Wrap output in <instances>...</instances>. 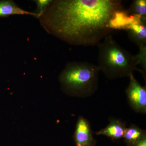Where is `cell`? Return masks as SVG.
<instances>
[{
	"instance_id": "1",
	"label": "cell",
	"mask_w": 146,
	"mask_h": 146,
	"mask_svg": "<svg viewBox=\"0 0 146 146\" xmlns=\"http://www.w3.org/2000/svg\"><path fill=\"white\" fill-rule=\"evenodd\" d=\"M123 8L119 0H55L39 18L47 32L69 44H98L110 34V22Z\"/></svg>"
},
{
	"instance_id": "2",
	"label": "cell",
	"mask_w": 146,
	"mask_h": 146,
	"mask_svg": "<svg viewBox=\"0 0 146 146\" xmlns=\"http://www.w3.org/2000/svg\"><path fill=\"white\" fill-rule=\"evenodd\" d=\"M98 46V66L108 78L129 77L135 71L146 75V73L137 68L135 55L121 47L111 35L105 36Z\"/></svg>"
},
{
	"instance_id": "3",
	"label": "cell",
	"mask_w": 146,
	"mask_h": 146,
	"mask_svg": "<svg viewBox=\"0 0 146 146\" xmlns=\"http://www.w3.org/2000/svg\"><path fill=\"white\" fill-rule=\"evenodd\" d=\"M100 69L88 62L68 63L59 76L61 88L73 96L86 98L96 92L99 85Z\"/></svg>"
},
{
	"instance_id": "4",
	"label": "cell",
	"mask_w": 146,
	"mask_h": 146,
	"mask_svg": "<svg viewBox=\"0 0 146 146\" xmlns=\"http://www.w3.org/2000/svg\"><path fill=\"white\" fill-rule=\"evenodd\" d=\"M129 78V84L125 90L129 104L136 113L146 114V87L137 81L133 74Z\"/></svg>"
},
{
	"instance_id": "5",
	"label": "cell",
	"mask_w": 146,
	"mask_h": 146,
	"mask_svg": "<svg viewBox=\"0 0 146 146\" xmlns=\"http://www.w3.org/2000/svg\"><path fill=\"white\" fill-rule=\"evenodd\" d=\"M74 138L76 146H95L96 144L91 124L82 116L79 117L77 122Z\"/></svg>"
},
{
	"instance_id": "6",
	"label": "cell",
	"mask_w": 146,
	"mask_h": 146,
	"mask_svg": "<svg viewBox=\"0 0 146 146\" xmlns=\"http://www.w3.org/2000/svg\"><path fill=\"white\" fill-rule=\"evenodd\" d=\"M125 31L129 39L138 47L146 45V18L134 16Z\"/></svg>"
},
{
	"instance_id": "7",
	"label": "cell",
	"mask_w": 146,
	"mask_h": 146,
	"mask_svg": "<svg viewBox=\"0 0 146 146\" xmlns=\"http://www.w3.org/2000/svg\"><path fill=\"white\" fill-rule=\"evenodd\" d=\"M110 122L106 127L95 132L98 136L103 135L113 140H119L123 138L127 128L125 123L117 118L110 119Z\"/></svg>"
},
{
	"instance_id": "8",
	"label": "cell",
	"mask_w": 146,
	"mask_h": 146,
	"mask_svg": "<svg viewBox=\"0 0 146 146\" xmlns=\"http://www.w3.org/2000/svg\"><path fill=\"white\" fill-rule=\"evenodd\" d=\"M134 16L130 15L127 10L123 8L117 10L114 13L110 22L109 27L110 29L125 30L133 21Z\"/></svg>"
},
{
	"instance_id": "9",
	"label": "cell",
	"mask_w": 146,
	"mask_h": 146,
	"mask_svg": "<svg viewBox=\"0 0 146 146\" xmlns=\"http://www.w3.org/2000/svg\"><path fill=\"white\" fill-rule=\"evenodd\" d=\"M14 15H29L39 18L36 13L22 9L13 1H0V17H6Z\"/></svg>"
},
{
	"instance_id": "10",
	"label": "cell",
	"mask_w": 146,
	"mask_h": 146,
	"mask_svg": "<svg viewBox=\"0 0 146 146\" xmlns=\"http://www.w3.org/2000/svg\"><path fill=\"white\" fill-rule=\"evenodd\" d=\"M145 136L146 130L142 129L138 126L131 124L129 127H127L123 138L126 146H133Z\"/></svg>"
},
{
	"instance_id": "11",
	"label": "cell",
	"mask_w": 146,
	"mask_h": 146,
	"mask_svg": "<svg viewBox=\"0 0 146 146\" xmlns=\"http://www.w3.org/2000/svg\"><path fill=\"white\" fill-rule=\"evenodd\" d=\"M130 15L146 18V0H135L127 10Z\"/></svg>"
},
{
	"instance_id": "12",
	"label": "cell",
	"mask_w": 146,
	"mask_h": 146,
	"mask_svg": "<svg viewBox=\"0 0 146 146\" xmlns=\"http://www.w3.org/2000/svg\"><path fill=\"white\" fill-rule=\"evenodd\" d=\"M139 49L138 54L135 55L137 65H140L142 70L145 73L146 71V45L138 47Z\"/></svg>"
},
{
	"instance_id": "13",
	"label": "cell",
	"mask_w": 146,
	"mask_h": 146,
	"mask_svg": "<svg viewBox=\"0 0 146 146\" xmlns=\"http://www.w3.org/2000/svg\"><path fill=\"white\" fill-rule=\"evenodd\" d=\"M37 5L36 14H38L39 18L45 13L51 3L52 0H37L35 1Z\"/></svg>"
},
{
	"instance_id": "14",
	"label": "cell",
	"mask_w": 146,
	"mask_h": 146,
	"mask_svg": "<svg viewBox=\"0 0 146 146\" xmlns=\"http://www.w3.org/2000/svg\"><path fill=\"white\" fill-rule=\"evenodd\" d=\"M133 146H146V136L136 143Z\"/></svg>"
}]
</instances>
